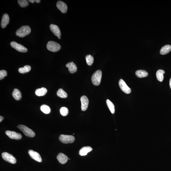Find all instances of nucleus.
I'll return each mask as SVG.
<instances>
[{
    "mask_svg": "<svg viewBox=\"0 0 171 171\" xmlns=\"http://www.w3.org/2000/svg\"><path fill=\"white\" fill-rule=\"evenodd\" d=\"M31 32V28L28 26H23L17 30L16 35L20 38H24L30 33Z\"/></svg>",
    "mask_w": 171,
    "mask_h": 171,
    "instance_id": "1",
    "label": "nucleus"
},
{
    "mask_svg": "<svg viewBox=\"0 0 171 171\" xmlns=\"http://www.w3.org/2000/svg\"><path fill=\"white\" fill-rule=\"evenodd\" d=\"M102 76V72L100 70L96 71L92 77V81L93 84L96 86L100 84L101 82Z\"/></svg>",
    "mask_w": 171,
    "mask_h": 171,
    "instance_id": "2",
    "label": "nucleus"
},
{
    "mask_svg": "<svg viewBox=\"0 0 171 171\" xmlns=\"http://www.w3.org/2000/svg\"><path fill=\"white\" fill-rule=\"evenodd\" d=\"M17 127L19 128L26 136L30 138H33L35 136V133L33 130L26 126L19 125Z\"/></svg>",
    "mask_w": 171,
    "mask_h": 171,
    "instance_id": "3",
    "label": "nucleus"
},
{
    "mask_svg": "<svg viewBox=\"0 0 171 171\" xmlns=\"http://www.w3.org/2000/svg\"><path fill=\"white\" fill-rule=\"evenodd\" d=\"M47 48L50 51L56 52L60 50L61 48V46L56 42L50 41L48 42L47 45Z\"/></svg>",
    "mask_w": 171,
    "mask_h": 171,
    "instance_id": "4",
    "label": "nucleus"
},
{
    "mask_svg": "<svg viewBox=\"0 0 171 171\" xmlns=\"http://www.w3.org/2000/svg\"><path fill=\"white\" fill-rule=\"evenodd\" d=\"M60 141L64 144L72 143L74 142L75 138L71 135H61L59 137Z\"/></svg>",
    "mask_w": 171,
    "mask_h": 171,
    "instance_id": "5",
    "label": "nucleus"
},
{
    "mask_svg": "<svg viewBox=\"0 0 171 171\" xmlns=\"http://www.w3.org/2000/svg\"><path fill=\"white\" fill-rule=\"evenodd\" d=\"M2 157L4 160L11 164H15L16 163V159L14 157L7 152H4L3 153Z\"/></svg>",
    "mask_w": 171,
    "mask_h": 171,
    "instance_id": "6",
    "label": "nucleus"
},
{
    "mask_svg": "<svg viewBox=\"0 0 171 171\" xmlns=\"http://www.w3.org/2000/svg\"><path fill=\"white\" fill-rule=\"evenodd\" d=\"M11 46L12 48L16 50L19 52L25 53L28 51L27 48L21 44H19L15 41H12L10 43Z\"/></svg>",
    "mask_w": 171,
    "mask_h": 171,
    "instance_id": "7",
    "label": "nucleus"
},
{
    "mask_svg": "<svg viewBox=\"0 0 171 171\" xmlns=\"http://www.w3.org/2000/svg\"><path fill=\"white\" fill-rule=\"evenodd\" d=\"M120 88L124 92L127 94H129L131 92V90L127 86L125 82L122 79L120 80L119 82Z\"/></svg>",
    "mask_w": 171,
    "mask_h": 171,
    "instance_id": "8",
    "label": "nucleus"
},
{
    "mask_svg": "<svg viewBox=\"0 0 171 171\" xmlns=\"http://www.w3.org/2000/svg\"><path fill=\"white\" fill-rule=\"evenodd\" d=\"M6 134L8 137L12 139L20 140L22 138V135L19 133H17L14 131L7 130L6 132Z\"/></svg>",
    "mask_w": 171,
    "mask_h": 171,
    "instance_id": "9",
    "label": "nucleus"
},
{
    "mask_svg": "<svg viewBox=\"0 0 171 171\" xmlns=\"http://www.w3.org/2000/svg\"><path fill=\"white\" fill-rule=\"evenodd\" d=\"M51 30L54 35L57 37L59 39H60L61 36V32L59 28L56 25L51 24L49 26Z\"/></svg>",
    "mask_w": 171,
    "mask_h": 171,
    "instance_id": "10",
    "label": "nucleus"
},
{
    "mask_svg": "<svg viewBox=\"0 0 171 171\" xmlns=\"http://www.w3.org/2000/svg\"><path fill=\"white\" fill-rule=\"evenodd\" d=\"M28 153L31 157L35 161L39 162H41L42 161L41 156L38 152L32 150H29Z\"/></svg>",
    "mask_w": 171,
    "mask_h": 171,
    "instance_id": "11",
    "label": "nucleus"
},
{
    "mask_svg": "<svg viewBox=\"0 0 171 171\" xmlns=\"http://www.w3.org/2000/svg\"><path fill=\"white\" fill-rule=\"evenodd\" d=\"M81 102V109L82 111H84L87 109L89 104L88 98L86 96H82L80 99Z\"/></svg>",
    "mask_w": 171,
    "mask_h": 171,
    "instance_id": "12",
    "label": "nucleus"
},
{
    "mask_svg": "<svg viewBox=\"0 0 171 171\" xmlns=\"http://www.w3.org/2000/svg\"><path fill=\"white\" fill-rule=\"evenodd\" d=\"M57 8L63 13H66L68 10V7L65 3L61 1H59L57 4Z\"/></svg>",
    "mask_w": 171,
    "mask_h": 171,
    "instance_id": "13",
    "label": "nucleus"
},
{
    "mask_svg": "<svg viewBox=\"0 0 171 171\" xmlns=\"http://www.w3.org/2000/svg\"><path fill=\"white\" fill-rule=\"evenodd\" d=\"M10 18L9 15L7 14H4L3 16L2 20H1V26L3 28H4L9 23Z\"/></svg>",
    "mask_w": 171,
    "mask_h": 171,
    "instance_id": "14",
    "label": "nucleus"
},
{
    "mask_svg": "<svg viewBox=\"0 0 171 171\" xmlns=\"http://www.w3.org/2000/svg\"><path fill=\"white\" fill-rule=\"evenodd\" d=\"M57 158L59 162L62 164H66L68 159V157L66 155L62 153L58 154L57 157Z\"/></svg>",
    "mask_w": 171,
    "mask_h": 171,
    "instance_id": "15",
    "label": "nucleus"
},
{
    "mask_svg": "<svg viewBox=\"0 0 171 171\" xmlns=\"http://www.w3.org/2000/svg\"><path fill=\"white\" fill-rule=\"evenodd\" d=\"M66 67L68 68V71L71 73H74L77 72V67L75 63L73 62H70L68 63L66 65Z\"/></svg>",
    "mask_w": 171,
    "mask_h": 171,
    "instance_id": "16",
    "label": "nucleus"
},
{
    "mask_svg": "<svg viewBox=\"0 0 171 171\" xmlns=\"http://www.w3.org/2000/svg\"><path fill=\"white\" fill-rule=\"evenodd\" d=\"M93 150L92 148L90 147H82L79 151V154L81 156H85L91 151Z\"/></svg>",
    "mask_w": 171,
    "mask_h": 171,
    "instance_id": "17",
    "label": "nucleus"
},
{
    "mask_svg": "<svg viewBox=\"0 0 171 171\" xmlns=\"http://www.w3.org/2000/svg\"><path fill=\"white\" fill-rule=\"evenodd\" d=\"M171 51V46L167 45L162 48L160 51V53L162 55H165L169 53Z\"/></svg>",
    "mask_w": 171,
    "mask_h": 171,
    "instance_id": "18",
    "label": "nucleus"
},
{
    "mask_svg": "<svg viewBox=\"0 0 171 171\" xmlns=\"http://www.w3.org/2000/svg\"><path fill=\"white\" fill-rule=\"evenodd\" d=\"M12 95L15 100H19L22 98V94L21 92L17 89H14Z\"/></svg>",
    "mask_w": 171,
    "mask_h": 171,
    "instance_id": "19",
    "label": "nucleus"
},
{
    "mask_svg": "<svg viewBox=\"0 0 171 171\" xmlns=\"http://www.w3.org/2000/svg\"><path fill=\"white\" fill-rule=\"evenodd\" d=\"M47 92V90L46 88H38L35 91V94L38 96H42L45 95Z\"/></svg>",
    "mask_w": 171,
    "mask_h": 171,
    "instance_id": "20",
    "label": "nucleus"
},
{
    "mask_svg": "<svg viewBox=\"0 0 171 171\" xmlns=\"http://www.w3.org/2000/svg\"><path fill=\"white\" fill-rule=\"evenodd\" d=\"M135 74L137 77L139 78L147 77L148 75V73L147 71L142 70H139L137 71Z\"/></svg>",
    "mask_w": 171,
    "mask_h": 171,
    "instance_id": "21",
    "label": "nucleus"
},
{
    "mask_svg": "<svg viewBox=\"0 0 171 171\" xmlns=\"http://www.w3.org/2000/svg\"><path fill=\"white\" fill-rule=\"evenodd\" d=\"M165 71L163 70L159 69L157 71L156 75L158 80L160 82H162L164 80V77L163 74H165Z\"/></svg>",
    "mask_w": 171,
    "mask_h": 171,
    "instance_id": "22",
    "label": "nucleus"
},
{
    "mask_svg": "<svg viewBox=\"0 0 171 171\" xmlns=\"http://www.w3.org/2000/svg\"><path fill=\"white\" fill-rule=\"evenodd\" d=\"M31 69V67L29 65H26L24 67L20 68L18 71L21 74H25L29 72Z\"/></svg>",
    "mask_w": 171,
    "mask_h": 171,
    "instance_id": "23",
    "label": "nucleus"
},
{
    "mask_svg": "<svg viewBox=\"0 0 171 171\" xmlns=\"http://www.w3.org/2000/svg\"><path fill=\"white\" fill-rule=\"evenodd\" d=\"M106 103L107 106L109 109L111 113L113 114L115 113V107L114 104L111 101H110L109 99H107L106 100Z\"/></svg>",
    "mask_w": 171,
    "mask_h": 171,
    "instance_id": "24",
    "label": "nucleus"
},
{
    "mask_svg": "<svg viewBox=\"0 0 171 171\" xmlns=\"http://www.w3.org/2000/svg\"><path fill=\"white\" fill-rule=\"evenodd\" d=\"M57 95L62 98H65L68 97V94L63 89L60 88L57 92Z\"/></svg>",
    "mask_w": 171,
    "mask_h": 171,
    "instance_id": "25",
    "label": "nucleus"
},
{
    "mask_svg": "<svg viewBox=\"0 0 171 171\" xmlns=\"http://www.w3.org/2000/svg\"><path fill=\"white\" fill-rule=\"evenodd\" d=\"M40 109L43 113L46 114H49L51 112V109L49 107L46 105H43L40 107Z\"/></svg>",
    "mask_w": 171,
    "mask_h": 171,
    "instance_id": "26",
    "label": "nucleus"
},
{
    "mask_svg": "<svg viewBox=\"0 0 171 171\" xmlns=\"http://www.w3.org/2000/svg\"><path fill=\"white\" fill-rule=\"evenodd\" d=\"M86 59L87 63L89 66H91L94 63V57L90 55L87 56L86 57Z\"/></svg>",
    "mask_w": 171,
    "mask_h": 171,
    "instance_id": "27",
    "label": "nucleus"
},
{
    "mask_svg": "<svg viewBox=\"0 0 171 171\" xmlns=\"http://www.w3.org/2000/svg\"><path fill=\"white\" fill-rule=\"evenodd\" d=\"M18 2L20 7H25L29 6V3L27 0H18Z\"/></svg>",
    "mask_w": 171,
    "mask_h": 171,
    "instance_id": "28",
    "label": "nucleus"
},
{
    "mask_svg": "<svg viewBox=\"0 0 171 171\" xmlns=\"http://www.w3.org/2000/svg\"><path fill=\"white\" fill-rule=\"evenodd\" d=\"M60 114L63 116H65L67 115L68 113V109L66 107H62L60 109Z\"/></svg>",
    "mask_w": 171,
    "mask_h": 171,
    "instance_id": "29",
    "label": "nucleus"
},
{
    "mask_svg": "<svg viewBox=\"0 0 171 171\" xmlns=\"http://www.w3.org/2000/svg\"><path fill=\"white\" fill-rule=\"evenodd\" d=\"M7 76V71L4 70L0 71V80L3 79L4 77Z\"/></svg>",
    "mask_w": 171,
    "mask_h": 171,
    "instance_id": "30",
    "label": "nucleus"
},
{
    "mask_svg": "<svg viewBox=\"0 0 171 171\" xmlns=\"http://www.w3.org/2000/svg\"><path fill=\"white\" fill-rule=\"evenodd\" d=\"M29 2L32 3H33L34 2H36L38 3L40 2L41 1L40 0H29Z\"/></svg>",
    "mask_w": 171,
    "mask_h": 171,
    "instance_id": "31",
    "label": "nucleus"
},
{
    "mask_svg": "<svg viewBox=\"0 0 171 171\" xmlns=\"http://www.w3.org/2000/svg\"><path fill=\"white\" fill-rule=\"evenodd\" d=\"M4 118L2 116H0V122H2Z\"/></svg>",
    "mask_w": 171,
    "mask_h": 171,
    "instance_id": "32",
    "label": "nucleus"
},
{
    "mask_svg": "<svg viewBox=\"0 0 171 171\" xmlns=\"http://www.w3.org/2000/svg\"><path fill=\"white\" fill-rule=\"evenodd\" d=\"M169 86H170V87L171 89V78L170 79V81H169Z\"/></svg>",
    "mask_w": 171,
    "mask_h": 171,
    "instance_id": "33",
    "label": "nucleus"
}]
</instances>
